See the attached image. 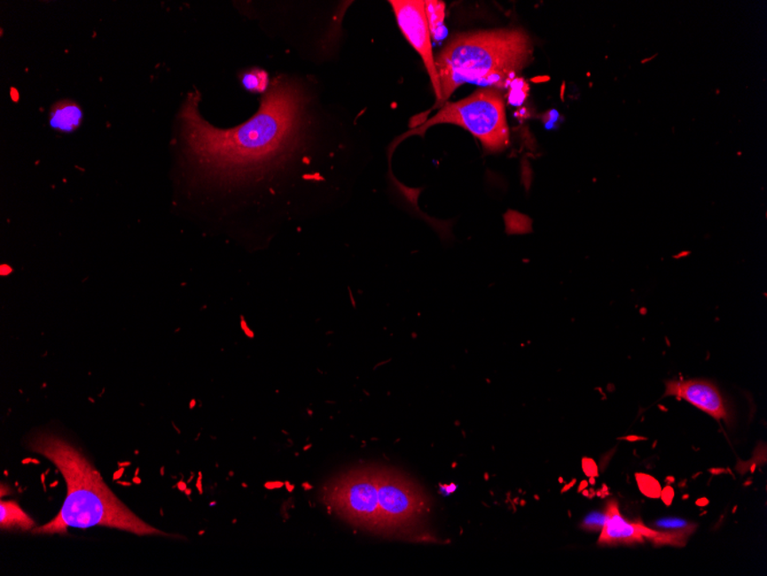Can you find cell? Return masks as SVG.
<instances>
[{"mask_svg":"<svg viewBox=\"0 0 767 576\" xmlns=\"http://www.w3.org/2000/svg\"><path fill=\"white\" fill-rule=\"evenodd\" d=\"M305 104L301 89L278 77L252 119L232 130H219L205 122L190 97L181 112L186 152L210 177L259 180L293 161L305 146Z\"/></svg>","mask_w":767,"mask_h":576,"instance_id":"6da1fadb","label":"cell"},{"mask_svg":"<svg viewBox=\"0 0 767 576\" xmlns=\"http://www.w3.org/2000/svg\"><path fill=\"white\" fill-rule=\"evenodd\" d=\"M27 447L44 455L59 469L67 485L60 512L33 534L68 535V528L106 527L138 536H169L152 527L124 505L105 484L96 467L67 439L52 433L33 436Z\"/></svg>","mask_w":767,"mask_h":576,"instance_id":"7a4b0ae2","label":"cell"},{"mask_svg":"<svg viewBox=\"0 0 767 576\" xmlns=\"http://www.w3.org/2000/svg\"><path fill=\"white\" fill-rule=\"evenodd\" d=\"M532 42L523 30L459 34L435 60L442 105L466 83L505 89L531 60Z\"/></svg>","mask_w":767,"mask_h":576,"instance_id":"3957f363","label":"cell"},{"mask_svg":"<svg viewBox=\"0 0 767 576\" xmlns=\"http://www.w3.org/2000/svg\"><path fill=\"white\" fill-rule=\"evenodd\" d=\"M442 110L409 136L424 135L434 124L450 123L465 128L488 152L504 151L509 146V128L501 92L493 88L479 89L468 99L443 104Z\"/></svg>","mask_w":767,"mask_h":576,"instance_id":"277c9868","label":"cell"},{"mask_svg":"<svg viewBox=\"0 0 767 576\" xmlns=\"http://www.w3.org/2000/svg\"><path fill=\"white\" fill-rule=\"evenodd\" d=\"M395 11L396 21L403 36L412 46L420 58L430 75L432 85H434L437 105L442 103V88H440L439 75L434 51H432L431 33L429 23L426 14V2L422 0H393L389 2Z\"/></svg>","mask_w":767,"mask_h":576,"instance_id":"5b68a950","label":"cell"},{"mask_svg":"<svg viewBox=\"0 0 767 576\" xmlns=\"http://www.w3.org/2000/svg\"><path fill=\"white\" fill-rule=\"evenodd\" d=\"M665 385L667 389L664 396H673L677 399L686 400L693 406L716 420L730 422V407L716 384L706 380H679L667 381Z\"/></svg>","mask_w":767,"mask_h":576,"instance_id":"8992f818","label":"cell"},{"mask_svg":"<svg viewBox=\"0 0 767 576\" xmlns=\"http://www.w3.org/2000/svg\"><path fill=\"white\" fill-rule=\"evenodd\" d=\"M607 519L599 535V546H632L644 543L645 537L641 533L640 521L629 523L619 512L616 501H610L606 508Z\"/></svg>","mask_w":767,"mask_h":576,"instance_id":"52a82bcc","label":"cell"},{"mask_svg":"<svg viewBox=\"0 0 767 576\" xmlns=\"http://www.w3.org/2000/svg\"><path fill=\"white\" fill-rule=\"evenodd\" d=\"M81 122V108L68 101L56 105L51 113V126L57 130L73 131L80 126Z\"/></svg>","mask_w":767,"mask_h":576,"instance_id":"ba28073f","label":"cell"},{"mask_svg":"<svg viewBox=\"0 0 767 576\" xmlns=\"http://www.w3.org/2000/svg\"><path fill=\"white\" fill-rule=\"evenodd\" d=\"M21 529V531H33L34 520L27 515L19 506L17 501H2V529Z\"/></svg>","mask_w":767,"mask_h":576,"instance_id":"9c48e42d","label":"cell"},{"mask_svg":"<svg viewBox=\"0 0 767 576\" xmlns=\"http://www.w3.org/2000/svg\"><path fill=\"white\" fill-rule=\"evenodd\" d=\"M445 10L446 5L443 2H438V0H427L426 2L427 23H429L431 37H434V41H442L446 36L447 31L445 25H443Z\"/></svg>","mask_w":767,"mask_h":576,"instance_id":"30bf717a","label":"cell"},{"mask_svg":"<svg viewBox=\"0 0 767 576\" xmlns=\"http://www.w3.org/2000/svg\"><path fill=\"white\" fill-rule=\"evenodd\" d=\"M241 83L248 91L263 93L267 91L268 85H270V75L263 69L252 68L241 76Z\"/></svg>","mask_w":767,"mask_h":576,"instance_id":"8fae6325","label":"cell"},{"mask_svg":"<svg viewBox=\"0 0 767 576\" xmlns=\"http://www.w3.org/2000/svg\"><path fill=\"white\" fill-rule=\"evenodd\" d=\"M655 527L661 529V531L686 532L691 533V534L696 528L695 525L679 519V517H665V519L658 520L655 523Z\"/></svg>","mask_w":767,"mask_h":576,"instance_id":"7c38bea8","label":"cell"},{"mask_svg":"<svg viewBox=\"0 0 767 576\" xmlns=\"http://www.w3.org/2000/svg\"><path fill=\"white\" fill-rule=\"evenodd\" d=\"M637 480L641 492L644 493L646 496L652 498H658L661 496V485L655 478L646 476V474H637Z\"/></svg>","mask_w":767,"mask_h":576,"instance_id":"4fadbf2b","label":"cell"},{"mask_svg":"<svg viewBox=\"0 0 767 576\" xmlns=\"http://www.w3.org/2000/svg\"><path fill=\"white\" fill-rule=\"evenodd\" d=\"M606 519V511L591 513L583 520V528L591 532H601L603 526H605Z\"/></svg>","mask_w":767,"mask_h":576,"instance_id":"5bb4252c","label":"cell"}]
</instances>
